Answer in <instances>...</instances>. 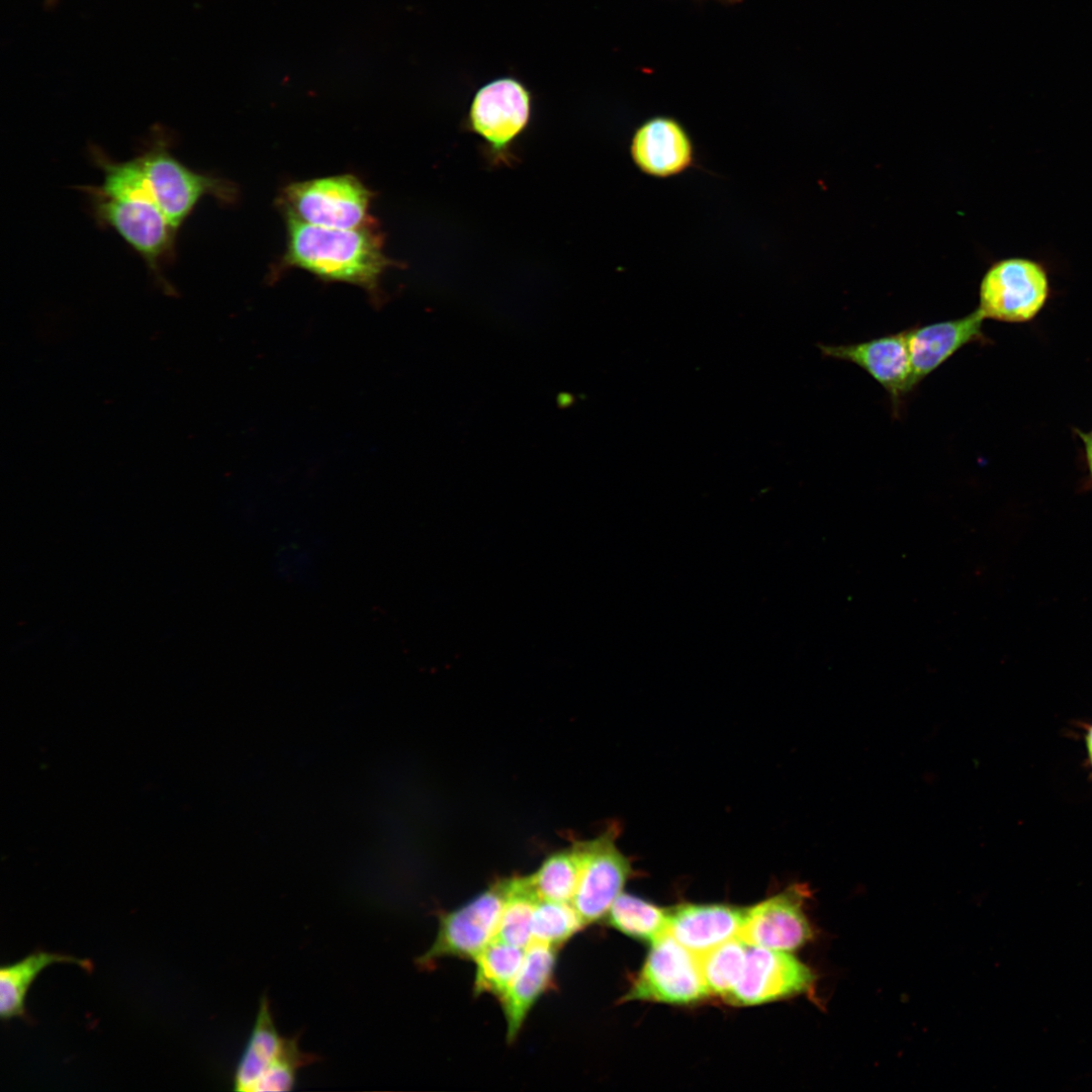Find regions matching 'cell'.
<instances>
[{
	"label": "cell",
	"instance_id": "6da1fadb",
	"mask_svg": "<svg viewBox=\"0 0 1092 1092\" xmlns=\"http://www.w3.org/2000/svg\"><path fill=\"white\" fill-rule=\"evenodd\" d=\"M285 219L286 248L278 271L298 268L325 282L352 284L380 304L381 277L397 263L384 254L382 235L374 224L342 230Z\"/></svg>",
	"mask_w": 1092,
	"mask_h": 1092
},
{
	"label": "cell",
	"instance_id": "7a4b0ae2",
	"mask_svg": "<svg viewBox=\"0 0 1092 1092\" xmlns=\"http://www.w3.org/2000/svg\"><path fill=\"white\" fill-rule=\"evenodd\" d=\"M172 141L168 129L155 125L136 157L156 202L179 233L202 198L212 196L231 203L237 190L230 181L197 172L182 163L171 151Z\"/></svg>",
	"mask_w": 1092,
	"mask_h": 1092
},
{
	"label": "cell",
	"instance_id": "3957f363",
	"mask_svg": "<svg viewBox=\"0 0 1092 1092\" xmlns=\"http://www.w3.org/2000/svg\"><path fill=\"white\" fill-rule=\"evenodd\" d=\"M100 226L113 230L146 263L162 286H168L162 268L176 257L178 232L149 193L106 196L88 185L80 186Z\"/></svg>",
	"mask_w": 1092,
	"mask_h": 1092
},
{
	"label": "cell",
	"instance_id": "277c9868",
	"mask_svg": "<svg viewBox=\"0 0 1092 1092\" xmlns=\"http://www.w3.org/2000/svg\"><path fill=\"white\" fill-rule=\"evenodd\" d=\"M316 1060V1055L300 1049L298 1035L285 1036L278 1031L269 999L264 995L236 1066L234 1090L290 1091L296 1084L298 1072Z\"/></svg>",
	"mask_w": 1092,
	"mask_h": 1092
},
{
	"label": "cell",
	"instance_id": "5b68a950",
	"mask_svg": "<svg viewBox=\"0 0 1092 1092\" xmlns=\"http://www.w3.org/2000/svg\"><path fill=\"white\" fill-rule=\"evenodd\" d=\"M374 194L356 176L343 174L286 185L278 203L285 217L330 229L374 224L369 213Z\"/></svg>",
	"mask_w": 1092,
	"mask_h": 1092
},
{
	"label": "cell",
	"instance_id": "8992f818",
	"mask_svg": "<svg viewBox=\"0 0 1092 1092\" xmlns=\"http://www.w3.org/2000/svg\"><path fill=\"white\" fill-rule=\"evenodd\" d=\"M533 100L532 91L513 76L492 79L475 92L464 123L483 140L492 165L509 166L515 159L512 147L531 121Z\"/></svg>",
	"mask_w": 1092,
	"mask_h": 1092
},
{
	"label": "cell",
	"instance_id": "52a82bcc",
	"mask_svg": "<svg viewBox=\"0 0 1092 1092\" xmlns=\"http://www.w3.org/2000/svg\"><path fill=\"white\" fill-rule=\"evenodd\" d=\"M1051 282L1036 260L1011 257L997 261L985 273L979 289L982 316L1005 323H1026L1045 305Z\"/></svg>",
	"mask_w": 1092,
	"mask_h": 1092
},
{
	"label": "cell",
	"instance_id": "ba28073f",
	"mask_svg": "<svg viewBox=\"0 0 1092 1092\" xmlns=\"http://www.w3.org/2000/svg\"><path fill=\"white\" fill-rule=\"evenodd\" d=\"M709 996L698 957L666 932L651 943L644 965L621 1002L688 1005Z\"/></svg>",
	"mask_w": 1092,
	"mask_h": 1092
},
{
	"label": "cell",
	"instance_id": "9c48e42d",
	"mask_svg": "<svg viewBox=\"0 0 1092 1092\" xmlns=\"http://www.w3.org/2000/svg\"><path fill=\"white\" fill-rule=\"evenodd\" d=\"M504 904L500 881L465 904L441 913L437 935L416 964L420 969H429L443 958L473 961L496 937Z\"/></svg>",
	"mask_w": 1092,
	"mask_h": 1092
},
{
	"label": "cell",
	"instance_id": "30bf717a",
	"mask_svg": "<svg viewBox=\"0 0 1092 1092\" xmlns=\"http://www.w3.org/2000/svg\"><path fill=\"white\" fill-rule=\"evenodd\" d=\"M617 834L611 828L596 839L577 842L580 874L571 905L585 926L606 917L632 875L630 859L616 845Z\"/></svg>",
	"mask_w": 1092,
	"mask_h": 1092
},
{
	"label": "cell",
	"instance_id": "8fae6325",
	"mask_svg": "<svg viewBox=\"0 0 1092 1092\" xmlns=\"http://www.w3.org/2000/svg\"><path fill=\"white\" fill-rule=\"evenodd\" d=\"M816 976L787 951L748 945L740 980L724 999L737 1006L772 1002L809 992Z\"/></svg>",
	"mask_w": 1092,
	"mask_h": 1092
},
{
	"label": "cell",
	"instance_id": "7c38bea8",
	"mask_svg": "<svg viewBox=\"0 0 1092 1092\" xmlns=\"http://www.w3.org/2000/svg\"><path fill=\"white\" fill-rule=\"evenodd\" d=\"M810 891L805 884H793L783 892L746 908L738 936L747 945L791 951L813 937L804 912Z\"/></svg>",
	"mask_w": 1092,
	"mask_h": 1092
},
{
	"label": "cell",
	"instance_id": "4fadbf2b",
	"mask_svg": "<svg viewBox=\"0 0 1092 1092\" xmlns=\"http://www.w3.org/2000/svg\"><path fill=\"white\" fill-rule=\"evenodd\" d=\"M630 155L648 176L668 178L686 171L694 162V146L682 124L673 117L657 115L634 131Z\"/></svg>",
	"mask_w": 1092,
	"mask_h": 1092
},
{
	"label": "cell",
	"instance_id": "5bb4252c",
	"mask_svg": "<svg viewBox=\"0 0 1092 1092\" xmlns=\"http://www.w3.org/2000/svg\"><path fill=\"white\" fill-rule=\"evenodd\" d=\"M822 353L853 363L868 372L898 400L912 390L911 364L906 331L849 345H823Z\"/></svg>",
	"mask_w": 1092,
	"mask_h": 1092
},
{
	"label": "cell",
	"instance_id": "9a60e30c",
	"mask_svg": "<svg viewBox=\"0 0 1092 1092\" xmlns=\"http://www.w3.org/2000/svg\"><path fill=\"white\" fill-rule=\"evenodd\" d=\"M984 317L976 309L957 320L906 330L913 389L964 346L984 340Z\"/></svg>",
	"mask_w": 1092,
	"mask_h": 1092
},
{
	"label": "cell",
	"instance_id": "2e32d148",
	"mask_svg": "<svg viewBox=\"0 0 1092 1092\" xmlns=\"http://www.w3.org/2000/svg\"><path fill=\"white\" fill-rule=\"evenodd\" d=\"M746 908L684 904L668 909L666 932L696 956L738 936Z\"/></svg>",
	"mask_w": 1092,
	"mask_h": 1092
},
{
	"label": "cell",
	"instance_id": "e0dca14e",
	"mask_svg": "<svg viewBox=\"0 0 1092 1092\" xmlns=\"http://www.w3.org/2000/svg\"><path fill=\"white\" fill-rule=\"evenodd\" d=\"M559 947L532 941L523 964L498 999L507 1023L506 1038L512 1043L541 996L552 986Z\"/></svg>",
	"mask_w": 1092,
	"mask_h": 1092
},
{
	"label": "cell",
	"instance_id": "ac0fdd59",
	"mask_svg": "<svg viewBox=\"0 0 1092 1092\" xmlns=\"http://www.w3.org/2000/svg\"><path fill=\"white\" fill-rule=\"evenodd\" d=\"M56 963L75 964L86 971L92 969L88 960L70 954L35 950L25 958L0 968V1016L2 1020L25 1018V996L37 975Z\"/></svg>",
	"mask_w": 1092,
	"mask_h": 1092
},
{
	"label": "cell",
	"instance_id": "d6986e66",
	"mask_svg": "<svg viewBox=\"0 0 1092 1092\" xmlns=\"http://www.w3.org/2000/svg\"><path fill=\"white\" fill-rule=\"evenodd\" d=\"M525 949L494 938L473 960V995L489 994L499 999L519 972Z\"/></svg>",
	"mask_w": 1092,
	"mask_h": 1092
},
{
	"label": "cell",
	"instance_id": "ffe728a7",
	"mask_svg": "<svg viewBox=\"0 0 1092 1092\" xmlns=\"http://www.w3.org/2000/svg\"><path fill=\"white\" fill-rule=\"evenodd\" d=\"M503 883L505 904L495 938L526 948L532 942L531 922L540 898L529 877H516Z\"/></svg>",
	"mask_w": 1092,
	"mask_h": 1092
},
{
	"label": "cell",
	"instance_id": "44dd1931",
	"mask_svg": "<svg viewBox=\"0 0 1092 1092\" xmlns=\"http://www.w3.org/2000/svg\"><path fill=\"white\" fill-rule=\"evenodd\" d=\"M668 910L630 894L621 893L606 917L610 926L636 939L652 943L666 933Z\"/></svg>",
	"mask_w": 1092,
	"mask_h": 1092
},
{
	"label": "cell",
	"instance_id": "7402d4cb",
	"mask_svg": "<svg viewBox=\"0 0 1092 1092\" xmlns=\"http://www.w3.org/2000/svg\"><path fill=\"white\" fill-rule=\"evenodd\" d=\"M579 874L580 851L575 843L548 856L529 879L540 899L571 903Z\"/></svg>",
	"mask_w": 1092,
	"mask_h": 1092
},
{
	"label": "cell",
	"instance_id": "603a6c76",
	"mask_svg": "<svg viewBox=\"0 0 1092 1092\" xmlns=\"http://www.w3.org/2000/svg\"><path fill=\"white\" fill-rule=\"evenodd\" d=\"M748 945L734 937L698 957L710 995L725 999L741 978Z\"/></svg>",
	"mask_w": 1092,
	"mask_h": 1092
},
{
	"label": "cell",
	"instance_id": "cb8c5ba5",
	"mask_svg": "<svg viewBox=\"0 0 1092 1092\" xmlns=\"http://www.w3.org/2000/svg\"><path fill=\"white\" fill-rule=\"evenodd\" d=\"M584 926L571 903L540 899L533 912L531 937L534 942L560 947Z\"/></svg>",
	"mask_w": 1092,
	"mask_h": 1092
},
{
	"label": "cell",
	"instance_id": "d4e9b609",
	"mask_svg": "<svg viewBox=\"0 0 1092 1092\" xmlns=\"http://www.w3.org/2000/svg\"><path fill=\"white\" fill-rule=\"evenodd\" d=\"M1079 437L1084 444L1085 457L1089 471V478L1092 484V430L1089 432L1078 431Z\"/></svg>",
	"mask_w": 1092,
	"mask_h": 1092
},
{
	"label": "cell",
	"instance_id": "484cf974",
	"mask_svg": "<svg viewBox=\"0 0 1092 1092\" xmlns=\"http://www.w3.org/2000/svg\"><path fill=\"white\" fill-rule=\"evenodd\" d=\"M1085 740H1086V745H1087L1090 761L1092 763V726L1088 729Z\"/></svg>",
	"mask_w": 1092,
	"mask_h": 1092
},
{
	"label": "cell",
	"instance_id": "4316f807",
	"mask_svg": "<svg viewBox=\"0 0 1092 1092\" xmlns=\"http://www.w3.org/2000/svg\"><path fill=\"white\" fill-rule=\"evenodd\" d=\"M698 1H702V0H698ZM715 1H718V2L726 4V5H735V4H738V3L742 2V0H715Z\"/></svg>",
	"mask_w": 1092,
	"mask_h": 1092
},
{
	"label": "cell",
	"instance_id": "83f0119b",
	"mask_svg": "<svg viewBox=\"0 0 1092 1092\" xmlns=\"http://www.w3.org/2000/svg\"><path fill=\"white\" fill-rule=\"evenodd\" d=\"M58 0H46L48 6H54Z\"/></svg>",
	"mask_w": 1092,
	"mask_h": 1092
}]
</instances>
